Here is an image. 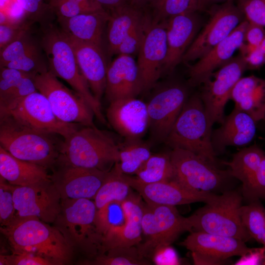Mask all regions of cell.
Instances as JSON below:
<instances>
[{
    "label": "cell",
    "mask_w": 265,
    "mask_h": 265,
    "mask_svg": "<svg viewBox=\"0 0 265 265\" xmlns=\"http://www.w3.org/2000/svg\"><path fill=\"white\" fill-rule=\"evenodd\" d=\"M60 136L29 127L9 114H0V146L21 160L47 168L52 166L57 163L64 141Z\"/></svg>",
    "instance_id": "cell-1"
},
{
    "label": "cell",
    "mask_w": 265,
    "mask_h": 265,
    "mask_svg": "<svg viewBox=\"0 0 265 265\" xmlns=\"http://www.w3.org/2000/svg\"><path fill=\"white\" fill-rule=\"evenodd\" d=\"M0 231L15 251L35 253L53 265L68 263L72 254L71 242L62 230L52 227L38 218L17 219Z\"/></svg>",
    "instance_id": "cell-2"
},
{
    "label": "cell",
    "mask_w": 265,
    "mask_h": 265,
    "mask_svg": "<svg viewBox=\"0 0 265 265\" xmlns=\"http://www.w3.org/2000/svg\"><path fill=\"white\" fill-rule=\"evenodd\" d=\"M119 148L108 132L84 126L64 139L57 163L108 171L119 161Z\"/></svg>",
    "instance_id": "cell-3"
},
{
    "label": "cell",
    "mask_w": 265,
    "mask_h": 265,
    "mask_svg": "<svg viewBox=\"0 0 265 265\" xmlns=\"http://www.w3.org/2000/svg\"><path fill=\"white\" fill-rule=\"evenodd\" d=\"M41 42L49 63V70L69 83L84 98L99 121L106 124L101 102L94 97L82 74L66 34L51 26L44 31Z\"/></svg>",
    "instance_id": "cell-4"
},
{
    "label": "cell",
    "mask_w": 265,
    "mask_h": 265,
    "mask_svg": "<svg viewBox=\"0 0 265 265\" xmlns=\"http://www.w3.org/2000/svg\"><path fill=\"white\" fill-rule=\"evenodd\" d=\"M212 126L199 94L194 95L185 104L165 142L173 149L189 151L216 164Z\"/></svg>",
    "instance_id": "cell-5"
},
{
    "label": "cell",
    "mask_w": 265,
    "mask_h": 265,
    "mask_svg": "<svg viewBox=\"0 0 265 265\" xmlns=\"http://www.w3.org/2000/svg\"><path fill=\"white\" fill-rule=\"evenodd\" d=\"M242 200L241 194L235 190L218 195L214 201L206 204L187 217L191 232L236 238L245 242L249 240L252 238L240 218Z\"/></svg>",
    "instance_id": "cell-6"
},
{
    "label": "cell",
    "mask_w": 265,
    "mask_h": 265,
    "mask_svg": "<svg viewBox=\"0 0 265 265\" xmlns=\"http://www.w3.org/2000/svg\"><path fill=\"white\" fill-rule=\"evenodd\" d=\"M142 229L146 239L136 246L148 260L152 259L157 248L171 245L184 232H191L187 217L182 216L175 206L146 203L144 206Z\"/></svg>",
    "instance_id": "cell-7"
},
{
    "label": "cell",
    "mask_w": 265,
    "mask_h": 265,
    "mask_svg": "<svg viewBox=\"0 0 265 265\" xmlns=\"http://www.w3.org/2000/svg\"><path fill=\"white\" fill-rule=\"evenodd\" d=\"M33 80L37 91L49 102L56 117L61 121L86 127H96L94 113L84 98L68 89L50 71L36 74Z\"/></svg>",
    "instance_id": "cell-8"
},
{
    "label": "cell",
    "mask_w": 265,
    "mask_h": 265,
    "mask_svg": "<svg viewBox=\"0 0 265 265\" xmlns=\"http://www.w3.org/2000/svg\"><path fill=\"white\" fill-rule=\"evenodd\" d=\"M170 155L173 180L190 190L214 193L228 177H232L229 170L220 169L216 164L189 151L174 148Z\"/></svg>",
    "instance_id": "cell-9"
},
{
    "label": "cell",
    "mask_w": 265,
    "mask_h": 265,
    "mask_svg": "<svg viewBox=\"0 0 265 265\" xmlns=\"http://www.w3.org/2000/svg\"><path fill=\"white\" fill-rule=\"evenodd\" d=\"M59 219L69 241L88 252H100L101 238L95 225L97 209L89 199H62ZM56 219V220H57Z\"/></svg>",
    "instance_id": "cell-10"
},
{
    "label": "cell",
    "mask_w": 265,
    "mask_h": 265,
    "mask_svg": "<svg viewBox=\"0 0 265 265\" xmlns=\"http://www.w3.org/2000/svg\"><path fill=\"white\" fill-rule=\"evenodd\" d=\"M214 5L208 22L185 53L183 62L188 63L202 57L244 20L243 14L233 0Z\"/></svg>",
    "instance_id": "cell-11"
},
{
    "label": "cell",
    "mask_w": 265,
    "mask_h": 265,
    "mask_svg": "<svg viewBox=\"0 0 265 265\" xmlns=\"http://www.w3.org/2000/svg\"><path fill=\"white\" fill-rule=\"evenodd\" d=\"M247 69L246 63L239 54L233 57L219 68L202 85L200 97L212 124H221L225 118V107L230 100L233 89Z\"/></svg>",
    "instance_id": "cell-12"
},
{
    "label": "cell",
    "mask_w": 265,
    "mask_h": 265,
    "mask_svg": "<svg viewBox=\"0 0 265 265\" xmlns=\"http://www.w3.org/2000/svg\"><path fill=\"white\" fill-rule=\"evenodd\" d=\"M13 195L17 219L34 217L49 223L56 220L61 212L62 199L53 181L13 186Z\"/></svg>",
    "instance_id": "cell-13"
},
{
    "label": "cell",
    "mask_w": 265,
    "mask_h": 265,
    "mask_svg": "<svg viewBox=\"0 0 265 265\" xmlns=\"http://www.w3.org/2000/svg\"><path fill=\"white\" fill-rule=\"evenodd\" d=\"M187 99L186 87L177 82L164 85L154 94L147 104L148 129L154 139L166 141Z\"/></svg>",
    "instance_id": "cell-14"
},
{
    "label": "cell",
    "mask_w": 265,
    "mask_h": 265,
    "mask_svg": "<svg viewBox=\"0 0 265 265\" xmlns=\"http://www.w3.org/2000/svg\"><path fill=\"white\" fill-rule=\"evenodd\" d=\"M191 252L195 265H219L233 256L244 257L257 248H248L234 237L193 231L180 243Z\"/></svg>",
    "instance_id": "cell-15"
},
{
    "label": "cell",
    "mask_w": 265,
    "mask_h": 265,
    "mask_svg": "<svg viewBox=\"0 0 265 265\" xmlns=\"http://www.w3.org/2000/svg\"><path fill=\"white\" fill-rule=\"evenodd\" d=\"M8 114L33 129L68 137L79 125L64 123L53 113L46 97L36 91L23 99L14 107L0 114Z\"/></svg>",
    "instance_id": "cell-16"
},
{
    "label": "cell",
    "mask_w": 265,
    "mask_h": 265,
    "mask_svg": "<svg viewBox=\"0 0 265 265\" xmlns=\"http://www.w3.org/2000/svg\"><path fill=\"white\" fill-rule=\"evenodd\" d=\"M123 178L132 188L138 192L146 203L151 206H176L202 202L205 204L214 201L217 194L190 190L174 180L145 183L123 173Z\"/></svg>",
    "instance_id": "cell-17"
},
{
    "label": "cell",
    "mask_w": 265,
    "mask_h": 265,
    "mask_svg": "<svg viewBox=\"0 0 265 265\" xmlns=\"http://www.w3.org/2000/svg\"><path fill=\"white\" fill-rule=\"evenodd\" d=\"M167 53L165 21L152 20L138 53L137 64L143 91L153 86L163 73Z\"/></svg>",
    "instance_id": "cell-18"
},
{
    "label": "cell",
    "mask_w": 265,
    "mask_h": 265,
    "mask_svg": "<svg viewBox=\"0 0 265 265\" xmlns=\"http://www.w3.org/2000/svg\"><path fill=\"white\" fill-rule=\"evenodd\" d=\"M59 164L52 179L62 199H94L109 171Z\"/></svg>",
    "instance_id": "cell-19"
},
{
    "label": "cell",
    "mask_w": 265,
    "mask_h": 265,
    "mask_svg": "<svg viewBox=\"0 0 265 265\" xmlns=\"http://www.w3.org/2000/svg\"><path fill=\"white\" fill-rule=\"evenodd\" d=\"M106 117L109 124L125 139H140L148 129L147 104L136 97L110 102Z\"/></svg>",
    "instance_id": "cell-20"
},
{
    "label": "cell",
    "mask_w": 265,
    "mask_h": 265,
    "mask_svg": "<svg viewBox=\"0 0 265 265\" xmlns=\"http://www.w3.org/2000/svg\"><path fill=\"white\" fill-rule=\"evenodd\" d=\"M248 22L244 20L225 39L198 59L188 69V83L196 86L210 79L214 71L229 61L244 42Z\"/></svg>",
    "instance_id": "cell-21"
},
{
    "label": "cell",
    "mask_w": 265,
    "mask_h": 265,
    "mask_svg": "<svg viewBox=\"0 0 265 265\" xmlns=\"http://www.w3.org/2000/svg\"><path fill=\"white\" fill-rule=\"evenodd\" d=\"M164 21L167 53L163 73L172 72L182 61L185 53L197 35L201 23L196 13L178 15Z\"/></svg>",
    "instance_id": "cell-22"
},
{
    "label": "cell",
    "mask_w": 265,
    "mask_h": 265,
    "mask_svg": "<svg viewBox=\"0 0 265 265\" xmlns=\"http://www.w3.org/2000/svg\"><path fill=\"white\" fill-rule=\"evenodd\" d=\"M142 91L137 62L132 55L119 54L107 67L105 91L107 101L136 97Z\"/></svg>",
    "instance_id": "cell-23"
},
{
    "label": "cell",
    "mask_w": 265,
    "mask_h": 265,
    "mask_svg": "<svg viewBox=\"0 0 265 265\" xmlns=\"http://www.w3.org/2000/svg\"><path fill=\"white\" fill-rule=\"evenodd\" d=\"M65 33L73 49L82 74L93 95L100 102L106 89L107 70L102 48Z\"/></svg>",
    "instance_id": "cell-24"
},
{
    "label": "cell",
    "mask_w": 265,
    "mask_h": 265,
    "mask_svg": "<svg viewBox=\"0 0 265 265\" xmlns=\"http://www.w3.org/2000/svg\"><path fill=\"white\" fill-rule=\"evenodd\" d=\"M220 125L212 133V143L215 153L223 151L227 146L248 145L256 133V122L235 107Z\"/></svg>",
    "instance_id": "cell-25"
},
{
    "label": "cell",
    "mask_w": 265,
    "mask_h": 265,
    "mask_svg": "<svg viewBox=\"0 0 265 265\" xmlns=\"http://www.w3.org/2000/svg\"><path fill=\"white\" fill-rule=\"evenodd\" d=\"M121 204L126 216L125 224L119 232L102 243V254L115 247L136 245L142 240L144 204L141 196L131 192Z\"/></svg>",
    "instance_id": "cell-26"
},
{
    "label": "cell",
    "mask_w": 265,
    "mask_h": 265,
    "mask_svg": "<svg viewBox=\"0 0 265 265\" xmlns=\"http://www.w3.org/2000/svg\"><path fill=\"white\" fill-rule=\"evenodd\" d=\"M230 100L235 108L256 122L265 121V79L251 75L241 77L235 85Z\"/></svg>",
    "instance_id": "cell-27"
},
{
    "label": "cell",
    "mask_w": 265,
    "mask_h": 265,
    "mask_svg": "<svg viewBox=\"0 0 265 265\" xmlns=\"http://www.w3.org/2000/svg\"><path fill=\"white\" fill-rule=\"evenodd\" d=\"M0 175L9 184L30 186L52 181L47 168L19 159L0 146Z\"/></svg>",
    "instance_id": "cell-28"
},
{
    "label": "cell",
    "mask_w": 265,
    "mask_h": 265,
    "mask_svg": "<svg viewBox=\"0 0 265 265\" xmlns=\"http://www.w3.org/2000/svg\"><path fill=\"white\" fill-rule=\"evenodd\" d=\"M109 18V13L102 10L83 13L59 21L67 34L102 48L104 29Z\"/></svg>",
    "instance_id": "cell-29"
},
{
    "label": "cell",
    "mask_w": 265,
    "mask_h": 265,
    "mask_svg": "<svg viewBox=\"0 0 265 265\" xmlns=\"http://www.w3.org/2000/svg\"><path fill=\"white\" fill-rule=\"evenodd\" d=\"M33 78L16 69L0 68V113L11 109L25 97L37 91Z\"/></svg>",
    "instance_id": "cell-30"
},
{
    "label": "cell",
    "mask_w": 265,
    "mask_h": 265,
    "mask_svg": "<svg viewBox=\"0 0 265 265\" xmlns=\"http://www.w3.org/2000/svg\"><path fill=\"white\" fill-rule=\"evenodd\" d=\"M145 8L127 3L110 11L107 22V49L110 55L116 51L131 30L147 14Z\"/></svg>",
    "instance_id": "cell-31"
},
{
    "label": "cell",
    "mask_w": 265,
    "mask_h": 265,
    "mask_svg": "<svg viewBox=\"0 0 265 265\" xmlns=\"http://www.w3.org/2000/svg\"><path fill=\"white\" fill-rule=\"evenodd\" d=\"M265 157V152L255 144L240 150L234 154L232 159L224 162L230 175L242 183L244 186L258 169Z\"/></svg>",
    "instance_id": "cell-32"
},
{
    "label": "cell",
    "mask_w": 265,
    "mask_h": 265,
    "mask_svg": "<svg viewBox=\"0 0 265 265\" xmlns=\"http://www.w3.org/2000/svg\"><path fill=\"white\" fill-rule=\"evenodd\" d=\"M117 162L105 179L94 198L97 210L107 204L117 201L122 202L131 193L132 187L123 178Z\"/></svg>",
    "instance_id": "cell-33"
},
{
    "label": "cell",
    "mask_w": 265,
    "mask_h": 265,
    "mask_svg": "<svg viewBox=\"0 0 265 265\" xmlns=\"http://www.w3.org/2000/svg\"><path fill=\"white\" fill-rule=\"evenodd\" d=\"M126 222L121 202L113 201L97 210L95 225L101 243L119 232Z\"/></svg>",
    "instance_id": "cell-34"
},
{
    "label": "cell",
    "mask_w": 265,
    "mask_h": 265,
    "mask_svg": "<svg viewBox=\"0 0 265 265\" xmlns=\"http://www.w3.org/2000/svg\"><path fill=\"white\" fill-rule=\"evenodd\" d=\"M152 154L150 147L140 139H126L119 148L120 170L126 175L135 174L150 158Z\"/></svg>",
    "instance_id": "cell-35"
},
{
    "label": "cell",
    "mask_w": 265,
    "mask_h": 265,
    "mask_svg": "<svg viewBox=\"0 0 265 265\" xmlns=\"http://www.w3.org/2000/svg\"><path fill=\"white\" fill-rule=\"evenodd\" d=\"M135 178L145 183L173 180L174 170L170 155H151L135 174Z\"/></svg>",
    "instance_id": "cell-36"
},
{
    "label": "cell",
    "mask_w": 265,
    "mask_h": 265,
    "mask_svg": "<svg viewBox=\"0 0 265 265\" xmlns=\"http://www.w3.org/2000/svg\"><path fill=\"white\" fill-rule=\"evenodd\" d=\"M153 22H160L180 14L206 9L202 0H154Z\"/></svg>",
    "instance_id": "cell-37"
},
{
    "label": "cell",
    "mask_w": 265,
    "mask_h": 265,
    "mask_svg": "<svg viewBox=\"0 0 265 265\" xmlns=\"http://www.w3.org/2000/svg\"><path fill=\"white\" fill-rule=\"evenodd\" d=\"M240 215L251 238L262 244L265 250V208L260 201L242 205Z\"/></svg>",
    "instance_id": "cell-38"
},
{
    "label": "cell",
    "mask_w": 265,
    "mask_h": 265,
    "mask_svg": "<svg viewBox=\"0 0 265 265\" xmlns=\"http://www.w3.org/2000/svg\"><path fill=\"white\" fill-rule=\"evenodd\" d=\"M100 254L89 263L97 265H149L152 263L139 252L136 245L117 246Z\"/></svg>",
    "instance_id": "cell-39"
},
{
    "label": "cell",
    "mask_w": 265,
    "mask_h": 265,
    "mask_svg": "<svg viewBox=\"0 0 265 265\" xmlns=\"http://www.w3.org/2000/svg\"><path fill=\"white\" fill-rule=\"evenodd\" d=\"M39 51L37 45L26 32L19 38L0 50V66Z\"/></svg>",
    "instance_id": "cell-40"
},
{
    "label": "cell",
    "mask_w": 265,
    "mask_h": 265,
    "mask_svg": "<svg viewBox=\"0 0 265 265\" xmlns=\"http://www.w3.org/2000/svg\"><path fill=\"white\" fill-rule=\"evenodd\" d=\"M152 22V18L147 14L129 33L118 47L116 54L130 55L138 54Z\"/></svg>",
    "instance_id": "cell-41"
},
{
    "label": "cell",
    "mask_w": 265,
    "mask_h": 265,
    "mask_svg": "<svg viewBox=\"0 0 265 265\" xmlns=\"http://www.w3.org/2000/svg\"><path fill=\"white\" fill-rule=\"evenodd\" d=\"M49 4L61 21L83 13L105 10L100 5L80 3L71 0H49Z\"/></svg>",
    "instance_id": "cell-42"
},
{
    "label": "cell",
    "mask_w": 265,
    "mask_h": 265,
    "mask_svg": "<svg viewBox=\"0 0 265 265\" xmlns=\"http://www.w3.org/2000/svg\"><path fill=\"white\" fill-rule=\"evenodd\" d=\"M13 185L0 177V223L1 227H7L16 220L13 200Z\"/></svg>",
    "instance_id": "cell-43"
},
{
    "label": "cell",
    "mask_w": 265,
    "mask_h": 265,
    "mask_svg": "<svg viewBox=\"0 0 265 265\" xmlns=\"http://www.w3.org/2000/svg\"><path fill=\"white\" fill-rule=\"evenodd\" d=\"M241 195L248 203L265 200V157L248 182L242 186Z\"/></svg>",
    "instance_id": "cell-44"
},
{
    "label": "cell",
    "mask_w": 265,
    "mask_h": 265,
    "mask_svg": "<svg viewBox=\"0 0 265 265\" xmlns=\"http://www.w3.org/2000/svg\"><path fill=\"white\" fill-rule=\"evenodd\" d=\"M237 5L248 22L265 27V0H238Z\"/></svg>",
    "instance_id": "cell-45"
},
{
    "label": "cell",
    "mask_w": 265,
    "mask_h": 265,
    "mask_svg": "<svg viewBox=\"0 0 265 265\" xmlns=\"http://www.w3.org/2000/svg\"><path fill=\"white\" fill-rule=\"evenodd\" d=\"M0 265H52L50 261L33 253L15 251L9 256L0 255Z\"/></svg>",
    "instance_id": "cell-46"
},
{
    "label": "cell",
    "mask_w": 265,
    "mask_h": 265,
    "mask_svg": "<svg viewBox=\"0 0 265 265\" xmlns=\"http://www.w3.org/2000/svg\"><path fill=\"white\" fill-rule=\"evenodd\" d=\"M29 26V24L24 22L19 24H0V50L28 32Z\"/></svg>",
    "instance_id": "cell-47"
},
{
    "label": "cell",
    "mask_w": 265,
    "mask_h": 265,
    "mask_svg": "<svg viewBox=\"0 0 265 265\" xmlns=\"http://www.w3.org/2000/svg\"><path fill=\"white\" fill-rule=\"evenodd\" d=\"M239 50L247 69H258L265 64V55L259 47H252L244 43Z\"/></svg>",
    "instance_id": "cell-48"
},
{
    "label": "cell",
    "mask_w": 265,
    "mask_h": 265,
    "mask_svg": "<svg viewBox=\"0 0 265 265\" xmlns=\"http://www.w3.org/2000/svg\"><path fill=\"white\" fill-rule=\"evenodd\" d=\"M26 13L33 19L41 17L48 10L52 9L44 0H16Z\"/></svg>",
    "instance_id": "cell-49"
},
{
    "label": "cell",
    "mask_w": 265,
    "mask_h": 265,
    "mask_svg": "<svg viewBox=\"0 0 265 265\" xmlns=\"http://www.w3.org/2000/svg\"><path fill=\"white\" fill-rule=\"evenodd\" d=\"M152 260L157 265L180 264L177 254L170 245L157 248L153 253Z\"/></svg>",
    "instance_id": "cell-50"
},
{
    "label": "cell",
    "mask_w": 265,
    "mask_h": 265,
    "mask_svg": "<svg viewBox=\"0 0 265 265\" xmlns=\"http://www.w3.org/2000/svg\"><path fill=\"white\" fill-rule=\"evenodd\" d=\"M265 37V27L248 22L244 34V42L252 47H259Z\"/></svg>",
    "instance_id": "cell-51"
},
{
    "label": "cell",
    "mask_w": 265,
    "mask_h": 265,
    "mask_svg": "<svg viewBox=\"0 0 265 265\" xmlns=\"http://www.w3.org/2000/svg\"><path fill=\"white\" fill-rule=\"evenodd\" d=\"M106 10L105 9L110 11L121 6L127 3L129 0H95Z\"/></svg>",
    "instance_id": "cell-52"
},
{
    "label": "cell",
    "mask_w": 265,
    "mask_h": 265,
    "mask_svg": "<svg viewBox=\"0 0 265 265\" xmlns=\"http://www.w3.org/2000/svg\"><path fill=\"white\" fill-rule=\"evenodd\" d=\"M154 0H129V3L135 6L146 8L152 4Z\"/></svg>",
    "instance_id": "cell-53"
},
{
    "label": "cell",
    "mask_w": 265,
    "mask_h": 265,
    "mask_svg": "<svg viewBox=\"0 0 265 265\" xmlns=\"http://www.w3.org/2000/svg\"><path fill=\"white\" fill-rule=\"evenodd\" d=\"M206 9L209 5L221 4L233 0H202Z\"/></svg>",
    "instance_id": "cell-54"
},
{
    "label": "cell",
    "mask_w": 265,
    "mask_h": 265,
    "mask_svg": "<svg viewBox=\"0 0 265 265\" xmlns=\"http://www.w3.org/2000/svg\"><path fill=\"white\" fill-rule=\"evenodd\" d=\"M75 1H77L80 3L88 4H92V5H100L95 0H71Z\"/></svg>",
    "instance_id": "cell-55"
},
{
    "label": "cell",
    "mask_w": 265,
    "mask_h": 265,
    "mask_svg": "<svg viewBox=\"0 0 265 265\" xmlns=\"http://www.w3.org/2000/svg\"><path fill=\"white\" fill-rule=\"evenodd\" d=\"M259 47L263 53L265 55V37L261 43Z\"/></svg>",
    "instance_id": "cell-56"
}]
</instances>
